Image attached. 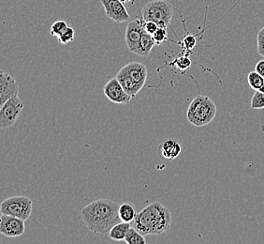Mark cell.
<instances>
[{
    "label": "cell",
    "instance_id": "4316f807",
    "mask_svg": "<svg viewBox=\"0 0 264 244\" xmlns=\"http://www.w3.org/2000/svg\"><path fill=\"white\" fill-rule=\"evenodd\" d=\"M143 27H144L145 32H147L148 34L153 35L154 33L159 29L160 26L158 25V24L151 22V21H147V22L143 21Z\"/></svg>",
    "mask_w": 264,
    "mask_h": 244
},
{
    "label": "cell",
    "instance_id": "8fae6325",
    "mask_svg": "<svg viewBox=\"0 0 264 244\" xmlns=\"http://www.w3.org/2000/svg\"><path fill=\"white\" fill-rule=\"evenodd\" d=\"M19 93V85L15 78L4 71L0 72V107Z\"/></svg>",
    "mask_w": 264,
    "mask_h": 244
},
{
    "label": "cell",
    "instance_id": "ffe728a7",
    "mask_svg": "<svg viewBox=\"0 0 264 244\" xmlns=\"http://www.w3.org/2000/svg\"><path fill=\"white\" fill-rule=\"evenodd\" d=\"M247 82L249 87L254 89L255 91L259 90L264 84V77L257 73L256 71L249 73L247 75Z\"/></svg>",
    "mask_w": 264,
    "mask_h": 244
},
{
    "label": "cell",
    "instance_id": "8992f818",
    "mask_svg": "<svg viewBox=\"0 0 264 244\" xmlns=\"http://www.w3.org/2000/svg\"><path fill=\"white\" fill-rule=\"evenodd\" d=\"M24 102L17 96H14L1 107L0 109V127L8 129L14 125L23 112Z\"/></svg>",
    "mask_w": 264,
    "mask_h": 244
},
{
    "label": "cell",
    "instance_id": "ba28073f",
    "mask_svg": "<svg viewBox=\"0 0 264 244\" xmlns=\"http://www.w3.org/2000/svg\"><path fill=\"white\" fill-rule=\"evenodd\" d=\"M25 220L2 213L0 218V233L8 238H16L24 235Z\"/></svg>",
    "mask_w": 264,
    "mask_h": 244
},
{
    "label": "cell",
    "instance_id": "2e32d148",
    "mask_svg": "<svg viewBox=\"0 0 264 244\" xmlns=\"http://www.w3.org/2000/svg\"><path fill=\"white\" fill-rule=\"evenodd\" d=\"M130 227H131L130 223H126L121 221L111 227V230L109 231V237L116 241L125 240Z\"/></svg>",
    "mask_w": 264,
    "mask_h": 244
},
{
    "label": "cell",
    "instance_id": "7402d4cb",
    "mask_svg": "<svg viewBox=\"0 0 264 244\" xmlns=\"http://www.w3.org/2000/svg\"><path fill=\"white\" fill-rule=\"evenodd\" d=\"M68 25L67 24L66 21L64 20H58L55 22L52 26H51V35L52 36H55V37H58L60 36L63 32L65 31L67 29Z\"/></svg>",
    "mask_w": 264,
    "mask_h": 244
},
{
    "label": "cell",
    "instance_id": "52a82bcc",
    "mask_svg": "<svg viewBox=\"0 0 264 244\" xmlns=\"http://www.w3.org/2000/svg\"><path fill=\"white\" fill-rule=\"evenodd\" d=\"M144 27H143V19L141 16V12L139 14V17L130 20L126 28V44L128 45L129 50L136 54L139 44L141 42V37L143 35Z\"/></svg>",
    "mask_w": 264,
    "mask_h": 244
},
{
    "label": "cell",
    "instance_id": "6da1fadb",
    "mask_svg": "<svg viewBox=\"0 0 264 244\" xmlns=\"http://www.w3.org/2000/svg\"><path fill=\"white\" fill-rule=\"evenodd\" d=\"M119 204L109 199L93 201L81 211L82 219L86 227L97 234H106L114 225L121 222Z\"/></svg>",
    "mask_w": 264,
    "mask_h": 244
},
{
    "label": "cell",
    "instance_id": "ac0fdd59",
    "mask_svg": "<svg viewBox=\"0 0 264 244\" xmlns=\"http://www.w3.org/2000/svg\"><path fill=\"white\" fill-rule=\"evenodd\" d=\"M180 45L183 49V55L190 56L192 54V51L196 47L197 45V37L191 34H186L184 35L183 39L181 40Z\"/></svg>",
    "mask_w": 264,
    "mask_h": 244
},
{
    "label": "cell",
    "instance_id": "f1b7e54d",
    "mask_svg": "<svg viewBox=\"0 0 264 244\" xmlns=\"http://www.w3.org/2000/svg\"><path fill=\"white\" fill-rule=\"evenodd\" d=\"M123 3H126V2H131V1H133V0H121Z\"/></svg>",
    "mask_w": 264,
    "mask_h": 244
},
{
    "label": "cell",
    "instance_id": "d4e9b609",
    "mask_svg": "<svg viewBox=\"0 0 264 244\" xmlns=\"http://www.w3.org/2000/svg\"><path fill=\"white\" fill-rule=\"evenodd\" d=\"M156 45H161L168 41V31L165 27H159V29L153 34Z\"/></svg>",
    "mask_w": 264,
    "mask_h": 244
},
{
    "label": "cell",
    "instance_id": "e0dca14e",
    "mask_svg": "<svg viewBox=\"0 0 264 244\" xmlns=\"http://www.w3.org/2000/svg\"><path fill=\"white\" fill-rule=\"evenodd\" d=\"M137 214L135 206L131 203L126 202L119 206V217L122 222L132 223L135 220Z\"/></svg>",
    "mask_w": 264,
    "mask_h": 244
},
{
    "label": "cell",
    "instance_id": "30bf717a",
    "mask_svg": "<svg viewBox=\"0 0 264 244\" xmlns=\"http://www.w3.org/2000/svg\"><path fill=\"white\" fill-rule=\"evenodd\" d=\"M103 92L105 96L114 103L127 104L132 100V98L126 92L121 84L117 80V77L111 78L107 82L103 88Z\"/></svg>",
    "mask_w": 264,
    "mask_h": 244
},
{
    "label": "cell",
    "instance_id": "f546056e",
    "mask_svg": "<svg viewBox=\"0 0 264 244\" xmlns=\"http://www.w3.org/2000/svg\"><path fill=\"white\" fill-rule=\"evenodd\" d=\"M259 91H261V92H264V84L262 85V87L260 88V89H259Z\"/></svg>",
    "mask_w": 264,
    "mask_h": 244
},
{
    "label": "cell",
    "instance_id": "9c48e42d",
    "mask_svg": "<svg viewBox=\"0 0 264 244\" xmlns=\"http://www.w3.org/2000/svg\"><path fill=\"white\" fill-rule=\"evenodd\" d=\"M104 8L105 15L117 23L130 21V15L121 0H100Z\"/></svg>",
    "mask_w": 264,
    "mask_h": 244
},
{
    "label": "cell",
    "instance_id": "5bb4252c",
    "mask_svg": "<svg viewBox=\"0 0 264 244\" xmlns=\"http://www.w3.org/2000/svg\"><path fill=\"white\" fill-rule=\"evenodd\" d=\"M117 80L121 84V86L123 87L124 89L126 90V92L129 94V96L134 99L136 95L139 93V91L141 90V88L136 83L130 76L129 74L126 72V69L122 68L117 73Z\"/></svg>",
    "mask_w": 264,
    "mask_h": 244
},
{
    "label": "cell",
    "instance_id": "4fadbf2b",
    "mask_svg": "<svg viewBox=\"0 0 264 244\" xmlns=\"http://www.w3.org/2000/svg\"><path fill=\"white\" fill-rule=\"evenodd\" d=\"M160 156L163 159L172 161L180 155L182 151V146L175 139H168L159 147Z\"/></svg>",
    "mask_w": 264,
    "mask_h": 244
},
{
    "label": "cell",
    "instance_id": "3957f363",
    "mask_svg": "<svg viewBox=\"0 0 264 244\" xmlns=\"http://www.w3.org/2000/svg\"><path fill=\"white\" fill-rule=\"evenodd\" d=\"M216 115V106L208 96L197 95L186 112V119L192 125L203 127L211 123Z\"/></svg>",
    "mask_w": 264,
    "mask_h": 244
},
{
    "label": "cell",
    "instance_id": "83f0119b",
    "mask_svg": "<svg viewBox=\"0 0 264 244\" xmlns=\"http://www.w3.org/2000/svg\"><path fill=\"white\" fill-rule=\"evenodd\" d=\"M255 71L258 73L259 75L264 77V59L262 60H259L257 64H256V67H255Z\"/></svg>",
    "mask_w": 264,
    "mask_h": 244
},
{
    "label": "cell",
    "instance_id": "5b68a950",
    "mask_svg": "<svg viewBox=\"0 0 264 244\" xmlns=\"http://www.w3.org/2000/svg\"><path fill=\"white\" fill-rule=\"evenodd\" d=\"M33 203L27 196H12L2 201L0 211L1 213L12 215L20 219L26 220L30 217Z\"/></svg>",
    "mask_w": 264,
    "mask_h": 244
},
{
    "label": "cell",
    "instance_id": "277c9868",
    "mask_svg": "<svg viewBox=\"0 0 264 244\" xmlns=\"http://www.w3.org/2000/svg\"><path fill=\"white\" fill-rule=\"evenodd\" d=\"M141 16L143 21H151L160 27L168 28L173 16V7L168 0H152L143 7Z\"/></svg>",
    "mask_w": 264,
    "mask_h": 244
},
{
    "label": "cell",
    "instance_id": "44dd1931",
    "mask_svg": "<svg viewBox=\"0 0 264 244\" xmlns=\"http://www.w3.org/2000/svg\"><path fill=\"white\" fill-rule=\"evenodd\" d=\"M172 65L181 72H184L187 71L191 67L192 62H191L190 56H185V55H182V56L176 57L172 62Z\"/></svg>",
    "mask_w": 264,
    "mask_h": 244
},
{
    "label": "cell",
    "instance_id": "7a4b0ae2",
    "mask_svg": "<svg viewBox=\"0 0 264 244\" xmlns=\"http://www.w3.org/2000/svg\"><path fill=\"white\" fill-rule=\"evenodd\" d=\"M133 227L143 236L160 235L172 225V213L160 202H153L137 214Z\"/></svg>",
    "mask_w": 264,
    "mask_h": 244
},
{
    "label": "cell",
    "instance_id": "7c38bea8",
    "mask_svg": "<svg viewBox=\"0 0 264 244\" xmlns=\"http://www.w3.org/2000/svg\"><path fill=\"white\" fill-rule=\"evenodd\" d=\"M129 76L141 87L143 88L147 79L148 71L144 64L140 62H130L123 67Z\"/></svg>",
    "mask_w": 264,
    "mask_h": 244
},
{
    "label": "cell",
    "instance_id": "484cf974",
    "mask_svg": "<svg viewBox=\"0 0 264 244\" xmlns=\"http://www.w3.org/2000/svg\"><path fill=\"white\" fill-rule=\"evenodd\" d=\"M257 51L259 56L264 57V26L257 34Z\"/></svg>",
    "mask_w": 264,
    "mask_h": 244
},
{
    "label": "cell",
    "instance_id": "cb8c5ba5",
    "mask_svg": "<svg viewBox=\"0 0 264 244\" xmlns=\"http://www.w3.org/2000/svg\"><path fill=\"white\" fill-rule=\"evenodd\" d=\"M76 32L74 30L73 27L68 25L67 29L62 33L60 36H58V42L62 44H68V43L72 42L75 39Z\"/></svg>",
    "mask_w": 264,
    "mask_h": 244
},
{
    "label": "cell",
    "instance_id": "9a60e30c",
    "mask_svg": "<svg viewBox=\"0 0 264 244\" xmlns=\"http://www.w3.org/2000/svg\"><path fill=\"white\" fill-rule=\"evenodd\" d=\"M155 45H156V42L154 40L153 35L148 34L147 32H143V35H142L141 42L138 46L136 55L146 57L149 56V54L151 53Z\"/></svg>",
    "mask_w": 264,
    "mask_h": 244
},
{
    "label": "cell",
    "instance_id": "603a6c76",
    "mask_svg": "<svg viewBox=\"0 0 264 244\" xmlns=\"http://www.w3.org/2000/svg\"><path fill=\"white\" fill-rule=\"evenodd\" d=\"M250 107L252 109H263L264 92H261L259 90L255 91L250 101Z\"/></svg>",
    "mask_w": 264,
    "mask_h": 244
},
{
    "label": "cell",
    "instance_id": "d6986e66",
    "mask_svg": "<svg viewBox=\"0 0 264 244\" xmlns=\"http://www.w3.org/2000/svg\"><path fill=\"white\" fill-rule=\"evenodd\" d=\"M144 237L145 236H143L136 228L130 227L125 238V241L128 244H145L146 239Z\"/></svg>",
    "mask_w": 264,
    "mask_h": 244
}]
</instances>
